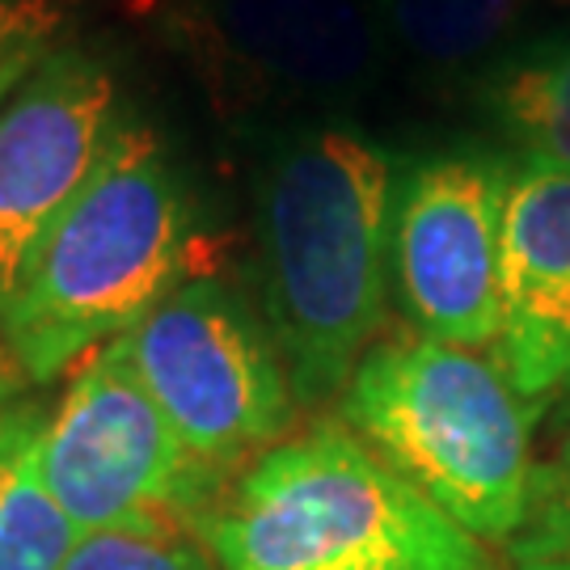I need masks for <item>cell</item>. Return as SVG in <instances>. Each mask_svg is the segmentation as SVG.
Returning <instances> with one entry per match:
<instances>
[{
	"instance_id": "cell-1",
	"label": "cell",
	"mask_w": 570,
	"mask_h": 570,
	"mask_svg": "<svg viewBox=\"0 0 570 570\" xmlns=\"http://www.w3.org/2000/svg\"><path fill=\"white\" fill-rule=\"evenodd\" d=\"M397 157L346 115L271 127L258 161L266 330L296 402L338 397L376 346L389 301Z\"/></svg>"
},
{
	"instance_id": "cell-2",
	"label": "cell",
	"mask_w": 570,
	"mask_h": 570,
	"mask_svg": "<svg viewBox=\"0 0 570 570\" xmlns=\"http://www.w3.org/2000/svg\"><path fill=\"white\" fill-rule=\"evenodd\" d=\"M199 245L204 216L183 169L148 122L122 115L102 165L0 305L13 364L30 381H56L195 279Z\"/></svg>"
},
{
	"instance_id": "cell-3",
	"label": "cell",
	"mask_w": 570,
	"mask_h": 570,
	"mask_svg": "<svg viewBox=\"0 0 570 570\" xmlns=\"http://www.w3.org/2000/svg\"><path fill=\"white\" fill-rule=\"evenodd\" d=\"M204 529L220 570H494L487 541L334 419L266 449Z\"/></svg>"
},
{
	"instance_id": "cell-4",
	"label": "cell",
	"mask_w": 570,
	"mask_h": 570,
	"mask_svg": "<svg viewBox=\"0 0 570 570\" xmlns=\"http://www.w3.org/2000/svg\"><path fill=\"white\" fill-rule=\"evenodd\" d=\"M532 414L494 360L435 338L376 343L343 423L478 541H511L532 499Z\"/></svg>"
},
{
	"instance_id": "cell-5",
	"label": "cell",
	"mask_w": 570,
	"mask_h": 570,
	"mask_svg": "<svg viewBox=\"0 0 570 570\" xmlns=\"http://www.w3.org/2000/svg\"><path fill=\"white\" fill-rule=\"evenodd\" d=\"M225 119L346 115L381 81L389 39L372 0H136Z\"/></svg>"
},
{
	"instance_id": "cell-6",
	"label": "cell",
	"mask_w": 570,
	"mask_h": 570,
	"mask_svg": "<svg viewBox=\"0 0 570 570\" xmlns=\"http://www.w3.org/2000/svg\"><path fill=\"white\" fill-rule=\"evenodd\" d=\"M122 338L169 428L212 473L275 449L296 419L271 330L212 275L174 287Z\"/></svg>"
},
{
	"instance_id": "cell-7",
	"label": "cell",
	"mask_w": 570,
	"mask_h": 570,
	"mask_svg": "<svg viewBox=\"0 0 570 570\" xmlns=\"http://www.w3.org/2000/svg\"><path fill=\"white\" fill-rule=\"evenodd\" d=\"M39 469L77 537L144 520L178 524L216 487L136 376L122 334L85 355L60 406L42 419Z\"/></svg>"
},
{
	"instance_id": "cell-8",
	"label": "cell",
	"mask_w": 570,
	"mask_h": 570,
	"mask_svg": "<svg viewBox=\"0 0 570 570\" xmlns=\"http://www.w3.org/2000/svg\"><path fill=\"white\" fill-rule=\"evenodd\" d=\"M511 178L515 157L490 148H452L397 165L389 279L423 338L465 351L499 338Z\"/></svg>"
},
{
	"instance_id": "cell-9",
	"label": "cell",
	"mask_w": 570,
	"mask_h": 570,
	"mask_svg": "<svg viewBox=\"0 0 570 570\" xmlns=\"http://www.w3.org/2000/svg\"><path fill=\"white\" fill-rule=\"evenodd\" d=\"M122 122L110 63L60 47L0 106V305Z\"/></svg>"
},
{
	"instance_id": "cell-10",
	"label": "cell",
	"mask_w": 570,
	"mask_h": 570,
	"mask_svg": "<svg viewBox=\"0 0 570 570\" xmlns=\"http://www.w3.org/2000/svg\"><path fill=\"white\" fill-rule=\"evenodd\" d=\"M494 364L532 414L570 419V169L515 161Z\"/></svg>"
},
{
	"instance_id": "cell-11",
	"label": "cell",
	"mask_w": 570,
	"mask_h": 570,
	"mask_svg": "<svg viewBox=\"0 0 570 570\" xmlns=\"http://www.w3.org/2000/svg\"><path fill=\"white\" fill-rule=\"evenodd\" d=\"M473 102L515 161L570 169V30L511 42L473 77Z\"/></svg>"
},
{
	"instance_id": "cell-12",
	"label": "cell",
	"mask_w": 570,
	"mask_h": 570,
	"mask_svg": "<svg viewBox=\"0 0 570 570\" xmlns=\"http://www.w3.org/2000/svg\"><path fill=\"white\" fill-rule=\"evenodd\" d=\"M389 47L440 77L482 72L537 0H372Z\"/></svg>"
},
{
	"instance_id": "cell-13",
	"label": "cell",
	"mask_w": 570,
	"mask_h": 570,
	"mask_svg": "<svg viewBox=\"0 0 570 570\" xmlns=\"http://www.w3.org/2000/svg\"><path fill=\"white\" fill-rule=\"evenodd\" d=\"M42 414L9 406L0 414V570H60L77 529L42 482Z\"/></svg>"
},
{
	"instance_id": "cell-14",
	"label": "cell",
	"mask_w": 570,
	"mask_h": 570,
	"mask_svg": "<svg viewBox=\"0 0 570 570\" xmlns=\"http://www.w3.org/2000/svg\"><path fill=\"white\" fill-rule=\"evenodd\" d=\"M60 570H212V562L174 520H144L81 532Z\"/></svg>"
},
{
	"instance_id": "cell-15",
	"label": "cell",
	"mask_w": 570,
	"mask_h": 570,
	"mask_svg": "<svg viewBox=\"0 0 570 570\" xmlns=\"http://www.w3.org/2000/svg\"><path fill=\"white\" fill-rule=\"evenodd\" d=\"M511 570H570V440L537 469L524 524L511 532Z\"/></svg>"
},
{
	"instance_id": "cell-16",
	"label": "cell",
	"mask_w": 570,
	"mask_h": 570,
	"mask_svg": "<svg viewBox=\"0 0 570 570\" xmlns=\"http://www.w3.org/2000/svg\"><path fill=\"white\" fill-rule=\"evenodd\" d=\"M68 0H0V106L63 47Z\"/></svg>"
},
{
	"instance_id": "cell-17",
	"label": "cell",
	"mask_w": 570,
	"mask_h": 570,
	"mask_svg": "<svg viewBox=\"0 0 570 570\" xmlns=\"http://www.w3.org/2000/svg\"><path fill=\"white\" fill-rule=\"evenodd\" d=\"M13 367H18V364H9V360L0 355V414L9 410V402H13V389H18V376H13Z\"/></svg>"
}]
</instances>
